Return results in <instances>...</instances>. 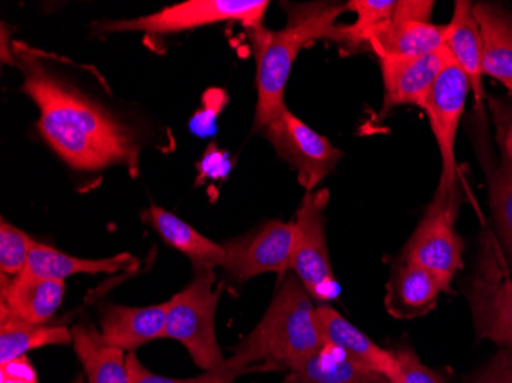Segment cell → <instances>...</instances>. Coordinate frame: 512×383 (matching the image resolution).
<instances>
[{
  "label": "cell",
  "instance_id": "6da1fadb",
  "mask_svg": "<svg viewBox=\"0 0 512 383\" xmlns=\"http://www.w3.org/2000/svg\"><path fill=\"white\" fill-rule=\"evenodd\" d=\"M23 57L25 83L40 111V134L71 167L99 171L123 164L137 171L138 145L134 132L112 117L102 106L86 99L82 92L57 79L31 57V51L17 45Z\"/></svg>",
  "mask_w": 512,
  "mask_h": 383
},
{
  "label": "cell",
  "instance_id": "7a4b0ae2",
  "mask_svg": "<svg viewBox=\"0 0 512 383\" xmlns=\"http://www.w3.org/2000/svg\"><path fill=\"white\" fill-rule=\"evenodd\" d=\"M312 299L293 273L287 275L266 315L227 359V380L234 382L255 365L290 371L324 350Z\"/></svg>",
  "mask_w": 512,
  "mask_h": 383
},
{
  "label": "cell",
  "instance_id": "3957f363",
  "mask_svg": "<svg viewBox=\"0 0 512 383\" xmlns=\"http://www.w3.org/2000/svg\"><path fill=\"white\" fill-rule=\"evenodd\" d=\"M347 10V5L330 2L290 5L289 19L283 30H250L256 60L255 109L256 131H263L284 108V92L292 73L293 63L304 46L319 39L332 40L336 33V19Z\"/></svg>",
  "mask_w": 512,
  "mask_h": 383
},
{
  "label": "cell",
  "instance_id": "277c9868",
  "mask_svg": "<svg viewBox=\"0 0 512 383\" xmlns=\"http://www.w3.org/2000/svg\"><path fill=\"white\" fill-rule=\"evenodd\" d=\"M214 270L197 272L194 281L169 299L165 336L184 345L197 367L206 373H223V351L215 333L220 293L215 292Z\"/></svg>",
  "mask_w": 512,
  "mask_h": 383
},
{
  "label": "cell",
  "instance_id": "5b68a950",
  "mask_svg": "<svg viewBox=\"0 0 512 383\" xmlns=\"http://www.w3.org/2000/svg\"><path fill=\"white\" fill-rule=\"evenodd\" d=\"M460 189L436 190L424 220L402 250L401 261L424 267L451 290V282L462 267L463 243L456 230Z\"/></svg>",
  "mask_w": 512,
  "mask_h": 383
},
{
  "label": "cell",
  "instance_id": "8992f818",
  "mask_svg": "<svg viewBox=\"0 0 512 383\" xmlns=\"http://www.w3.org/2000/svg\"><path fill=\"white\" fill-rule=\"evenodd\" d=\"M266 0H191L163 8L137 19L103 23L108 33H145L154 36L175 34L212 23L238 22L247 30L263 27V17L269 8Z\"/></svg>",
  "mask_w": 512,
  "mask_h": 383
},
{
  "label": "cell",
  "instance_id": "52a82bcc",
  "mask_svg": "<svg viewBox=\"0 0 512 383\" xmlns=\"http://www.w3.org/2000/svg\"><path fill=\"white\" fill-rule=\"evenodd\" d=\"M474 328L480 339L512 348V278L491 233L482 236L479 264L468 287Z\"/></svg>",
  "mask_w": 512,
  "mask_h": 383
},
{
  "label": "cell",
  "instance_id": "ba28073f",
  "mask_svg": "<svg viewBox=\"0 0 512 383\" xmlns=\"http://www.w3.org/2000/svg\"><path fill=\"white\" fill-rule=\"evenodd\" d=\"M329 200V190L307 192L296 213L295 249L290 262L293 275L309 295L319 301L332 298L338 292L325 238L324 212Z\"/></svg>",
  "mask_w": 512,
  "mask_h": 383
},
{
  "label": "cell",
  "instance_id": "9c48e42d",
  "mask_svg": "<svg viewBox=\"0 0 512 383\" xmlns=\"http://www.w3.org/2000/svg\"><path fill=\"white\" fill-rule=\"evenodd\" d=\"M470 89L467 74L463 73L462 68L457 65L450 53L428 95L424 108L430 120L431 131L436 138L440 160H442V171H440L439 186H437L440 192H451L459 187L456 137Z\"/></svg>",
  "mask_w": 512,
  "mask_h": 383
},
{
  "label": "cell",
  "instance_id": "30bf717a",
  "mask_svg": "<svg viewBox=\"0 0 512 383\" xmlns=\"http://www.w3.org/2000/svg\"><path fill=\"white\" fill-rule=\"evenodd\" d=\"M279 157L296 172L299 184L307 192L316 189L342 158V152L309 125L284 108L281 114L263 129Z\"/></svg>",
  "mask_w": 512,
  "mask_h": 383
},
{
  "label": "cell",
  "instance_id": "8fae6325",
  "mask_svg": "<svg viewBox=\"0 0 512 383\" xmlns=\"http://www.w3.org/2000/svg\"><path fill=\"white\" fill-rule=\"evenodd\" d=\"M295 223L269 221L260 229L224 243L223 269L238 282L263 273L286 275L295 249Z\"/></svg>",
  "mask_w": 512,
  "mask_h": 383
},
{
  "label": "cell",
  "instance_id": "7c38bea8",
  "mask_svg": "<svg viewBox=\"0 0 512 383\" xmlns=\"http://www.w3.org/2000/svg\"><path fill=\"white\" fill-rule=\"evenodd\" d=\"M447 46L419 57H382L384 112L394 106L411 105L424 109L428 95L447 62Z\"/></svg>",
  "mask_w": 512,
  "mask_h": 383
},
{
  "label": "cell",
  "instance_id": "4fadbf2b",
  "mask_svg": "<svg viewBox=\"0 0 512 383\" xmlns=\"http://www.w3.org/2000/svg\"><path fill=\"white\" fill-rule=\"evenodd\" d=\"M316 322L324 347L342 354L367 370L393 380L398 376V361L393 351L384 350L368 338L367 334L339 315L329 305L316 308Z\"/></svg>",
  "mask_w": 512,
  "mask_h": 383
},
{
  "label": "cell",
  "instance_id": "5bb4252c",
  "mask_svg": "<svg viewBox=\"0 0 512 383\" xmlns=\"http://www.w3.org/2000/svg\"><path fill=\"white\" fill-rule=\"evenodd\" d=\"M65 290V281L36 278L27 273L2 275L0 310L8 311L28 324L43 325L59 310Z\"/></svg>",
  "mask_w": 512,
  "mask_h": 383
},
{
  "label": "cell",
  "instance_id": "9a60e30c",
  "mask_svg": "<svg viewBox=\"0 0 512 383\" xmlns=\"http://www.w3.org/2000/svg\"><path fill=\"white\" fill-rule=\"evenodd\" d=\"M445 46L470 80L477 117L486 118L482 34L470 0H457L454 4L453 17L445 25Z\"/></svg>",
  "mask_w": 512,
  "mask_h": 383
},
{
  "label": "cell",
  "instance_id": "2e32d148",
  "mask_svg": "<svg viewBox=\"0 0 512 383\" xmlns=\"http://www.w3.org/2000/svg\"><path fill=\"white\" fill-rule=\"evenodd\" d=\"M450 292L447 285L424 267L399 261L387 282L385 308L393 318L414 319L436 308L440 293Z\"/></svg>",
  "mask_w": 512,
  "mask_h": 383
},
{
  "label": "cell",
  "instance_id": "e0dca14e",
  "mask_svg": "<svg viewBox=\"0 0 512 383\" xmlns=\"http://www.w3.org/2000/svg\"><path fill=\"white\" fill-rule=\"evenodd\" d=\"M368 50L382 57H419L445 48V25L402 17L398 7L393 19L368 36Z\"/></svg>",
  "mask_w": 512,
  "mask_h": 383
},
{
  "label": "cell",
  "instance_id": "ac0fdd59",
  "mask_svg": "<svg viewBox=\"0 0 512 383\" xmlns=\"http://www.w3.org/2000/svg\"><path fill=\"white\" fill-rule=\"evenodd\" d=\"M169 301L151 307L111 304L102 313L103 339L112 347L134 353L137 348L165 336Z\"/></svg>",
  "mask_w": 512,
  "mask_h": 383
},
{
  "label": "cell",
  "instance_id": "d6986e66",
  "mask_svg": "<svg viewBox=\"0 0 512 383\" xmlns=\"http://www.w3.org/2000/svg\"><path fill=\"white\" fill-rule=\"evenodd\" d=\"M483 45V73L512 95V13L493 2L474 4Z\"/></svg>",
  "mask_w": 512,
  "mask_h": 383
},
{
  "label": "cell",
  "instance_id": "ffe728a7",
  "mask_svg": "<svg viewBox=\"0 0 512 383\" xmlns=\"http://www.w3.org/2000/svg\"><path fill=\"white\" fill-rule=\"evenodd\" d=\"M143 218L157 230L166 244L191 259L195 272L214 270L215 267L223 266L226 258L223 244L214 243L201 235L186 221L175 217L174 213L152 204L143 212Z\"/></svg>",
  "mask_w": 512,
  "mask_h": 383
},
{
  "label": "cell",
  "instance_id": "44dd1931",
  "mask_svg": "<svg viewBox=\"0 0 512 383\" xmlns=\"http://www.w3.org/2000/svg\"><path fill=\"white\" fill-rule=\"evenodd\" d=\"M138 261L129 253L111 256V258L82 259L66 255L60 250L45 244H34L28 258L27 267L22 273L43 279L65 281L74 275H99V273L125 272L137 266Z\"/></svg>",
  "mask_w": 512,
  "mask_h": 383
},
{
  "label": "cell",
  "instance_id": "7402d4cb",
  "mask_svg": "<svg viewBox=\"0 0 512 383\" xmlns=\"http://www.w3.org/2000/svg\"><path fill=\"white\" fill-rule=\"evenodd\" d=\"M71 333L86 383H131L125 351L109 345L92 325H74Z\"/></svg>",
  "mask_w": 512,
  "mask_h": 383
},
{
  "label": "cell",
  "instance_id": "603a6c76",
  "mask_svg": "<svg viewBox=\"0 0 512 383\" xmlns=\"http://www.w3.org/2000/svg\"><path fill=\"white\" fill-rule=\"evenodd\" d=\"M476 123L474 145L488 183L494 223L503 246L512 255V174L503 171L499 161L494 157L490 141H486V118L477 117Z\"/></svg>",
  "mask_w": 512,
  "mask_h": 383
},
{
  "label": "cell",
  "instance_id": "cb8c5ba5",
  "mask_svg": "<svg viewBox=\"0 0 512 383\" xmlns=\"http://www.w3.org/2000/svg\"><path fill=\"white\" fill-rule=\"evenodd\" d=\"M69 342H73V333L63 325L28 324L0 310V365L10 364L36 348Z\"/></svg>",
  "mask_w": 512,
  "mask_h": 383
},
{
  "label": "cell",
  "instance_id": "d4e9b609",
  "mask_svg": "<svg viewBox=\"0 0 512 383\" xmlns=\"http://www.w3.org/2000/svg\"><path fill=\"white\" fill-rule=\"evenodd\" d=\"M336 353V351H335ZM390 380L375 371L367 370L338 353L327 356L319 351L309 361L287 374L284 383H388Z\"/></svg>",
  "mask_w": 512,
  "mask_h": 383
},
{
  "label": "cell",
  "instance_id": "484cf974",
  "mask_svg": "<svg viewBox=\"0 0 512 383\" xmlns=\"http://www.w3.org/2000/svg\"><path fill=\"white\" fill-rule=\"evenodd\" d=\"M34 241L28 233L2 220L0 223V270L2 275L19 276L27 267Z\"/></svg>",
  "mask_w": 512,
  "mask_h": 383
},
{
  "label": "cell",
  "instance_id": "4316f807",
  "mask_svg": "<svg viewBox=\"0 0 512 383\" xmlns=\"http://www.w3.org/2000/svg\"><path fill=\"white\" fill-rule=\"evenodd\" d=\"M486 106L496 128V143L500 151V166L512 174V97L486 95Z\"/></svg>",
  "mask_w": 512,
  "mask_h": 383
},
{
  "label": "cell",
  "instance_id": "83f0119b",
  "mask_svg": "<svg viewBox=\"0 0 512 383\" xmlns=\"http://www.w3.org/2000/svg\"><path fill=\"white\" fill-rule=\"evenodd\" d=\"M398 361V376L394 382L398 383H444L439 374L431 368L425 367L421 359L410 348H399L393 351Z\"/></svg>",
  "mask_w": 512,
  "mask_h": 383
},
{
  "label": "cell",
  "instance_id": "f1b7e54d",
  "mask_svg": "<svg viewBox=\"0 0 512 383\" xmlns=\"http://www.w3.org/2000/svg\"><path fill=\"white\" fill-rule=\"evenodd\" d=\"M128 373L131 383H230L223 373H206L203 376L191 377V379H171V377L157 376V374L143 367L134 353L126 356Z\"/></svg>",
  "mask_w": 512,
  "mask_h": 383
},
{
  "label": "cell",
  "instance_id": "f546056e",
  "mask_svg": "<svg viewBox=\"0 0 512 383\" xmlns=\"http://www.w3.org/2000/svg\"><path fill=\"white\" fill-rule=\"evenodd\" d=\"M473 383H512V348H500Z\"/></svg>",
  "mask_w": 512,
  "mask_h": 383
},
{
  "label": "cell",
  "instance_id": "4dcf8cb0",
  "mask_svg": "<svg viewBox=\"0 0 512 383\" xmlns=\"http://www.w3.org/2000/svg\"><path fill=\"white\" fill-rule=\"evenodd\" d=\"M0 383H37V374L27 356L0 365Z\"/></svg>",
  "mask_w": 512,
  "mask_h": 383
},
{
  "label": "cell",
  "instance_id": "1f68e13d",
  "mask_svg": "<svg viewBox=\"0 0 512 383\" xmlns=\"http://www.w3.org/2000/svg\"><path fill=\"white\" fill-rule=\"evenodd\" d=\"M73 383H86L85 380H83V377L82 376H79L77 377L76 380H74Z\"/></svg>",
  "mask_w": 512,
  "mask_h": 383
},
{
  "label": "cell",
  "instance_id": "d6a6232c",
  "mask_svg": "<svg viewBox=\"0 0 512 383\" xmlns=\"http://www.w3.org/2000/svg\"><path fill=\"white\" fill-rule=\"evenodd\" d=\"M388 383H398V382H394V380H390V382H388Z\"/></svg>",
  "mask_w": 512,
  "mask_h": 383
}]
</instances>
